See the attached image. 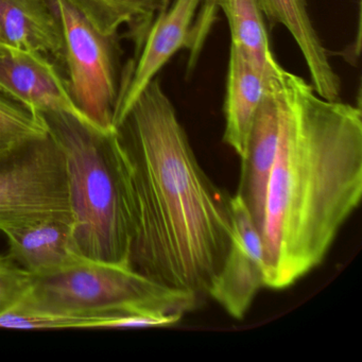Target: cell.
<instances>
[{
  "instance_id": "6da1fadb",
  "label": "cell",
  "mask_w": 362,
  "mask_h": 362,
  "mask_svg": "<svg viewBox=\"0 0 362 362\" xmlns=\"http://www.w3.org/2000/svg\"><path fill=\"white\" fill-rule=\"evenodd\" d=\"M279 143L262 243L264 287L286 289L319 266L362 196L360 107L322 98L300 76L269 79Z\"/></svg>"
},
{
  "instance_id": "7a4b0ae2",
  "label": "cell",
  "mask_w": 362,
  "mask_h": 362,
  "mask_svg": "<svg viewBox=\"0 0 362 362\" xmlns=\"http://www.w3.org/2000/svg\"><path fill=\"white\" fill-rule=\"evenodd\" d=\"M115 131L134 202L131 266L167 287L207 296L232 243V197L199 164L158 78Z\"/></svg>"
},
{
  "instance_id": "3957f363",
  "label": "cell",
  "mask_w": 362,
  "mask_h": 362,
  "mask_svg": "<svg viewBox=\"0 0 362 362\" xmlns=\"http://www.w3.org/2000/svg\"><path fill=\"white\" fill-rule=\"evenodd\" d=\"M201 298L162 285L130 264L86 258L58 272L33 276L26 298L0 317V327H165L198 308Z\"/></svg>"
},
{
  "instance_id": "277c9868",
  "label": "cell",
  "mask_w": 362,
  "mask_h": 362,
  "mask_svg": "<svg viewBox=\"0 0 362 362\" xmlns=\"http://www.w3.org/2000/svg\"><path fill=\"white\" fill-rule=\"evenodd\" d=\"M40 115L64 154L74 232L82 255L131 266L134 202L115 129L101 131L69 114Z\"/></svg>"
},
{
  "instance_id": "5b68a950",
  "label": "cell",
  "mask_w": 362,
  "mask_h": 362,
  "mask_svg": "<svg viewBox=\"0 0 362 362\" xmlns=\"http://www.w3.org/2000/svg\"><path fill=\"white\" fill-rule=\"evenodd\" d=\"M56 217H71V198L64 154L49 133L1 152L0 232Z\"/></svg>"
},
{
  "instance_id": "8992f818",
  "label": "cell",
  "mask_w": 362,
  "mask_h": 362,
  "mask_svg": "<svg viewBox=\"0 0 362 362\" xmlns=\"http://www.w3.org/2000/svg\"><path fill=\"white\" fill-rule=\"evenodd\" d=\"M54 3L64 31V66L71 98L93 126L101 131L114 130L122 75L118 35L99 30L71 0Z\"/></svg>"
},
{
  "instance_id": "52a82bcc",
  "label": "cell",
  "mask_w": 362,
  "mask_h": 362,
  "mask_svg": "<svg viewBox=\"0 0 362 362\" xmlns=\"http://www.w3.org/2000/svg\"><path fill=\"white\" fill-rule=\"evenodd\" d=\"M218 9L205 0H173L156 16L139 45V59L130 63L122 75L114 129L177 52L189 49L190 63L196 62Z\"/></svg>"
},
{
  "instance_id": "ba28073f",
  "label": "cell",
  "mask_w": 362,
  "mask_h": 362,
  "mask_svg": "<svg viewBox=\"0 0 362 362\" xmlns=\"http://www.w3.org/2000/svg\"><path fill=\"white\" fill-rule=\"evenodd\" d=\"M233 236L230 249L207 296L234 319L241 320L264 287L262 237L238 196L230 198Z\"/></svg>"
},
{
  "instance_id": "9c48e42d",
  "label": "cell",
  "mask_w": 362,
  "mask_h": 362,
  "mask_svg": "<svg viewBox=\"0 0 362 362\" xmlns=\"http://www.w3.org/2000/svg\"><path fill=\"white\" fill-rule=\"evenodd\" d=\"M0 92L37 114H69L92 124L74 103L58 64L39 52L0 43Z\"/></svg>"
},
{
  "instance_id": "30bf717a",
  "label": "cell",
  "mask_w": 362,
  "mask_h": 362,
  "mask_svg": "<svg viewBox=\"0 0 362 362\" xmlns=\"http://www.w3.org/2000/svg\"><path fill=\"white\" fill-rule=\"evenodd\" d=\"M8 255L33 276L52 274L86 259L71 217L46 218L3 230Z\"/></svg>"
},
{
  "instance_id": "8fae6325",
  "label": "cell",
  "mask_w": 362,
  "mask_h": 362,
  "mask_svg": "<svg viewBox=\"0 0 362 362\" xmlns=\"http://www.w3.org/2000/svg\"><path fill=\"white\" fill-rule=\"evenodd\" d=\"M279 143L276 101L268 90L258 110L241 160L240 179L236 196L247 207L256 228L262 234L269 181Z\"/></svg>"
},
{
  "instance_id": "7c38bea8",
  "label": "cell",
  "mask_w": 362,
  "mask_h": 362,
  "mask_svg": "<svg viewBox=\"0 0 362 362\" xmlns=\"http://www.w3.org/2000/svg\"><path fill=\"white\" fill-rule=\"evenodd\" d=\"M0 41L64 66V31L54 0H0Z\"/></svg>"
},
{
  "instance_id": "4fadbf2b",
  "label": "cell",
  "mask_w": 362,
  "mask_h": 362,
  "mask_svg": "<svg viewBox=\"0 0 362 362\" xmlns=\"http://www.w3.org/2000/svg\"><path fill=\"white\" fill-rule=\"evenodd\" d=\"M258 4L272 24L283 25L293 37L306 62L315 93L327 100H340V78L313 27L306 0H258Z\"/></svg>"
},
{
  "instance_id": "5bb4252c",
  "label": "cell",
  "mask_w": 362,
  "mask_h": 362,
  "mask_svg": "<svg viewBox=\"0 0 362 362\" xmlns=\"http://www.w3.org/2000/svg\"><path fill=\"white\" fill-rule=\"evenodd\" d=\"M269 77L230 46L224 100L223 141L243 158L250 132L268 90Z\"/></svg>"
},
{
  "instance_id": "9a60e30c",
  "label": "cell",
  "mask_w": 362,
  "mask_h": 362,
  "mask_svg": "<svg viewBox=\"0 0 362 362\" xmlns=\"http://www.w3.org/2000/svg\"><path fill=\"white\" fill-rule=\"evenodd\" d=\"M228 18L232 47L236 48L259 71L271 77L281 65L273 56L264 13L258 0H218Z\"/></svg>"
},
{
  "instance_id": "2e32d148",
  "label": "cell",
  "mask_w": 362,
  "mask_h": 362,
  "mask_svg": "<svg viewBox=\"0 0 362 362\" xmlns=\"http://www.w3.org/2000/svg\"><path fill=\"white\" fill-rule=\"evenodd\" d=\"M105 35H118L122 26L130 28L141 44L156 16L171 0H71Z\"/></svg>"
},
{
  "instance_id": "e0dca14e",
  "label": "cell",
  "mask_w": 362,
  "mask_h": 362,
  "mask_svg": "<svg viewBox=\"0 0 362 362\" xmlns=\"http://www.w3.org/2000/svg\"><path fill=\"white\" fill-rule=\"evenodd\" d=\"M48 134L43 117L0 92V153Z\"/></svg>"
},
{
  "instance_id": "ac0fdd59",
  "label": "cell",
  "mask_w": 362,
  "mask_h": 362,
  "mask_svg": "<svg viewBox=\"0 0 362 362\" xmlns=\"http://www.w3.org/2000/svg\"><path fill=\"white\" fill-rule=\"evenodd\" d=\"M33 285V275L8 254H0V317L20 306Z\"/></svg>"
},
{
  "instance_id": "d6986e66",
  "label": "cell",
  "mask_w": 362,
  "mask_h": 362,
  "mask_svg": "<svg viewBox=\"0 0 362 362\" xmlns=\"http://www.w3.org/2000/svg\"><path fill=\"white\" fill-rule=\"evenodd\" d=\"M205 1H206L207 4H209V5H213L216 6V7H218V0H205Z\"/></svg>"
},
{
  "instance_id": "ffe728a7",
  "label": "cell",
  "mask_w": 362,
  "mask_h": 362,
  "mask_svg": "<svg viewBox=\"0 0 362 362\" xmlns=\"http://www.w3.org/2000/svg\"><path fill=\"white\" fill-rule=\"evenodd\" d=\"M0 43H1V41H0Z\"/></svg>"
}]
</instances>
